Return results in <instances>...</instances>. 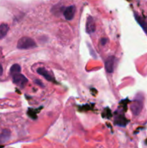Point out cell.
<instances>
[{
	"instance_id": "cell-3",
	"label": "cell",
	"mask_w": 147,
	"mask_h": 148,
	"mask_svg": "<svg viewBox=\"0 0 147 148\" xmlns=\"http://www.w3.org/2000/svg\"><path fill=\"white\" fill-rule=\"evenodd\" d=\"M75 12H76V7L75 6L71 5L66 7L63 12V16L67 20H71L74 17Z\"/></svg>"
},
{
	"instance_id": "cell-5",
	"label": "cell",
	"mask_w": 147,
	"mask_h": 148,
	"mask_svg": "<svg viewBox=\"0 0 147 148\" xmlns=\"http://www.w3.org/2000/svg\"><path fill=\"white\" fill-rule=\"evenodd\" d=\"M115 58L113 56H109L105 61V69L108 73H112L114 71Z\"/></svg>"
},
{
	"instance_id": "cell-6",
	"label": "cell",
	"mask_w": 147,
	"mask_h": 148,
	"mask_svg": "<svg viewBox=\"0 0 147 148\" xmlns=\"http://www.w3.org/2000/svg\"><path fill=\"white\" fill-rule=\"evenodd\" d=\"M142 109V102L141 101H135L131 106V110L134 115H138Z\"/></svg>"
},
{
	"instance_id": "cell-7",
	"label": "cell",
	"mask_w": 147,
	"mask_h": 148,
	"mask_svg": "<svg viewBox=\"0 0 147 148\" xmlns=\"http://www.w3.org/2000/svg\"><path fill=\"white\" fill-rule=\"evenodd\" d=\"M11 136V132L9 130H3L1 133H0V145L5 143L8 141Z\"/></svg>"
},
{
	"instance_id": "cell-2",
	"label": "cell",
	"mask_w": 147,
	"mask_h": 148,
	"mask_svg": "<svg viewBox=\"0 0 147 148\" xmlns=\"http://www.w3.org/2000/svg\"><path fill=\"white\" fill-rule=\"evenodd\" d=\"M12 76L13 82H14L15 85H17V86L20 87V88H24V85L27 83V79L24 76V75L20 74V72L14 74V75H12Z\"/></svg>"
},
{
	"instance_id": "cell-11",
	"label": "cell",
	"mask_w": 147,
	"mask_h": 148,
	"mask_svg": "<svg viewBox=\"0 0 147 148\" xmlns=\"http://www.w3.org/2000/svg\"><path fill=\"white\" fill-rule=\"evenodd\" d=\"M21 72V68H20V65L17 64L12 65V67L10 68V74H11V75H14V74L19 73V72Z\"/></svg>"
},
{
	"instance_id": "cell-12",
	"label": "cell",
	"mask_w": 147,
	"mask_h": 148,
	"mask_svg": "<svg viewBox=\"0 0 147 148\" xmlns=\"http://www.w3.org/2000/svg\"><path fill=\"white\" fill-rule=\"evenodd\" d=\"M2 73H3V68H2V66L1 65V64H0V76L2 75Z\"/></svg>"
},
{
	"instance_id": "cell-8",
	"label": "cell",
	"mask_w": 147,
	"mask_h": 148,
	"mask_svg": "<svg viewBox=\"0 0 147 148\" xmlns=\"http://www.w3.org/2000/svg\"><path fill=\"white\" fill-rule=\"evenodd\" d=\"M37 72L39 75H42L43 77H44L46 78L47 80H48V81L53 80V77H52L51 75H50V74L49 73V72H48L46 69H45L44 68H41V67L38 68V69H37Z\"/></svg>"
},
{
	"instance_id": "cell-1",
	"label": "cell",
	"mask_w": 147,
	"mask_h": 148,
	"mask_svg": "<svg viewBox=\"0 0 147 148\" xmlns=\"http://www.w3.org/2000/svg\"><path fill=\"white\" fill-rule=\"evenodd\" d=\"M36 43L33 39L29 37H22L17 42V47L19 49H29L36 47Z\"/></svg>"
},
{
	"instance_id": "cell-9",
	"label": "cell",
	"mask_w": 147,
	"mask_h": 148,
	"mask_svg": "<svg viewBox=\"0 0 147 148\" xmlns=\"http://www.w3.org/2000/svg\"><path fill=\"white\" fill-rule=\"evenodd\" d=\"M9 30L8 25L6 23H0V40L4 38Z\"/></svg>"
},
{
	"instance_id": "cell-4",
	"label": "cell",
	"mask_w": 147,
	"mask_h": 148,
	"mask_svg": "<svg viewBox=\"0 0 147 148\" xmlns=\"http://www.w3.org/2000/svg\"><path fill=\"white\" fill-rule=\"evenodd\" d=\"M95 20H94L93 17H91V16H89L87 17V20H86V33L90 34V33H94L95 31Z\"/></svg>"
},
{
	"instance_id": "cell-10",
	"label": "cell",
	"mask_w": 147,
	"mask_h": 148,
	"mask_svg": "<svg viewBox=\"0 0 147 148\" xmlns=\"http://www.w3.org/2000/svg\"><path fill=\"white\" fill-rule=\"evenodd\" d=\"M135 19H136L137 22L139 23L140 25H141V27L143 28V30H144V32H145V33L147 34V23H146L145 20H144L142 17H140V16L137 15V14H135Z\"/></svg>"
}]
</instances>
